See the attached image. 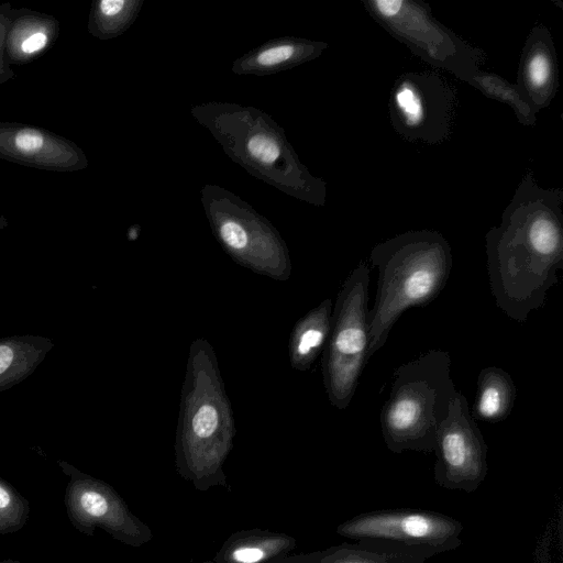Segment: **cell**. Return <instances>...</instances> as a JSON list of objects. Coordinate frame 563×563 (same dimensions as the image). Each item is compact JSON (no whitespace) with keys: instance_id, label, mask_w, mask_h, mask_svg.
Here are the masks:
<instances>
[{"instance_id":"obj_22","label":"cell","mask_w":563,"mask_h":563,"mask_svg":"<svg viewBox=\"0 0 563 563\" xmlns=\"http://www.w3.org/2000/svg\"><path fill=\"white\" fill-rule=\"evenodd\" d=\"M271 140L263 135L253 136L247 144V148L252 156L260 158Z\"/></svg>"},{"instance_id":"obj_26","label":"cell","mask_w":563,"mask_h":563,"mask_svg":"<svg viewBox=\"0 0 563 563\" xmlns=\"http://www.w3.org/2000/svg\"><path fill=\"white\" fill-rule=\"evenodd\" d=\"M202 563H216V562L212 560V561H207V562H202Z\"/></svg>"},{"instance_id":"obj_24","label":"cell","mask_w":563,"mask_h":563,"mask_svg":"<svg viewBox=\"0 0 563 563\" xmlns=\"http://www.w3.org/2000/svg\"><path fill=\"white\" fill-rule=\"evenodd\" d=\"M13 352L9 346H0V374H2L11 364Z\"/></svg>"},{"instance_id":"obj_4","label":"cell","mask_w":563,"mask_h":563,"mask_svg":"<svg viewBox=\"0 0 563 563\" xmlns=\"http://www.w3.org/2000/svg\"><path fill=\"white\" fill-rule=\"evenodd\" d=\"M456 391L445 350H429L398 366L379 416L386 448L393 453L433 452Z\"/></svg>"},{"instance_id":"obj_25","label":"cell","mask_w":563,"mask_h":563,"mask_svg":"<svg viewBox=\"0 0 563 563\" xmlns=\"http://www.w3.org/2000/svg\"><path fill=\"white\" fill-rule=\"evenodd\" d=\"M0 563H21V562H16V561H3V562H0Z\"/></svg>"},{"instance_id":"obj_17","label":"cell","mask_w":563,"mask_h":563,"mask_svg":"<svg viewBox=\"0 0 563 563\" xmlns=\"http://www.w3.org/2000/svg\"><path fill=\"white\" fill-rule=\"evenodd\" d=\"M516 396L517 389L509 373L497 366L484 367L478 374L471 415L488 423L500 422L510 415Z\"/></svg>"},{"instance_id":"obj_14","label":"cell","mask_w":563,"mask_h":563,"mask_svg":"<svg viewBox=\"0 0 563 563\" xmlns=\"http://www.w3.org/2000/svg\"><path fill=\"white\" fill-rule=\"evenodd\" d=\"M553 44L545 31L536 30L527 42L519 69L520 90L533 107L552 98L556 81Z\"/></svg>"},{"instance_id":"obj_5","label":"cell","mask_w":563,"mask_h":563,"mask_svg":"<svg viewBox=\"0 0 563 563\" xmlns=\"http://www.w3.org/2000/svg\"><path fill=\"white\" fill-rule=\"evenodd\" d=\"M368 286L369 267L360 262L338 292L322 351L323 385L330 404L340 410L350 405L369 360Z\"/></svg>"},{"instance_id":"obj_23","label":"cell","mask_w":563,"mask_h":563,"mask_svg":"<svg viewBox=\"0 0 563 563\" xmlns=\"http://www.w3.org/2000/svg\"><path fill=\"white\" fill-rule=\"evenodd\" d=\"M279 156L278 145L271 140L269 144L266 146L264 152L262 153L260 159L265 164L274 163Z\"/></svg>"},{"instance_id":"obj_2","label":"cell","mask_w":563,"mask_h":563,"mask_svg":"<svg viewBox=\"0 0 563 563\" xmlns=\"http://www.w3.org/2000/svg\"><path fill=\"white\" fill-rule=\"evenodd\" d=\"M235 426L217 355L202 339L191 342L181 387L175 440L178 474L199 492L227 487L224 462Z\"/></svg>"},{"instance_id":"obj_19","label":"cell","mask_w":563,"mask_h":563,"mask_svg":"<svg viewBox=\"0 0 563 563\" xmlns=\"http://www.w3.org/2000/svg\"><path fill=\"white\" fill-rule=\"evenodd\" d=\"M27 504L9 485L0 482V532L20 529L27 518Z\"/></svg>"},{"instance_id":"obj_3","label":"cell","mask_w":563,"mask_h":563,"mask_svg":"<svg viewBox=\"0 0 563 563\" xmlns=\"http://www.w3.org/2000/svg\"><path fill=\"white\" fill-rule=\"evenodd\" d=\"M369 262L378 272L368 310L371 357L406 310L427 306L440 295L450 278L452 252L439 232L408 231L376 244Z\"/></svg>"},{"instance_id":"obj_1","label":"cell","mask_w":563,"mask_h":563,"mask_svg":"<svg viewBox=\"0 0 563 563\" xmlns=\"http://www.w3.org/2000/svg\"><path fill=\"white\" fill-rule=\"evenodd\" d=\"M489 287L496 306L517 322H526L545 303L563 267L561 194L536 185H520L486 234Z\"/></svg>"},{"instance_id":"obj_11","label":"cell","mask_w":563,"mask_h":563,"mask_svg":"<svg viewBox=\"0 0 563 563\" xmlns=\"http://www.w3.org/2000/svg\"><path fill=\"white\" fill-rule=\"evenodd\" d=\"M0 159L26 167L70 173L85 169L82 150L47 129L22 122H0Z\"/></svg>"},{"instance_id":"obj_7","label":"cell","mask_w":563,"mask_h":563,"mask_svg":"<svg viewBox=\"0 0 563 563\" xmlns=\"http://www.w3.org/2000/svg\"><path fill=\"white\" fill-rule=\"evenodd\" d=\"M368 10L415 53L465 80L477 70L474 51L438 24L421 7L409 1H368Z\"/></svg>"},{"instance_id":"obj_6","label":"cell","mask_w":563,"mask_h":563,"mask_svg":"<svg viewBox=\"0 0 563 563\" xmlns=\"http://www.w3.org/2000/svg\"><path fill=\"white\" fill-rule=\"evenodd\" d=\"M462 531L463 525L453 517L407 508L363 512L335 528L341 537L420 554L427 560L457 549Z\"/></svg>"},{"instance_id":"obj_15","label":"cell","mask_w":563,"mask_h":563,"mask_svg":"<svg viewBox=\"0 0 563 563\" xmlns=\"http://www.w3.org/2000/svg\"><path fill=\"white\" fill-rule=\"evenodd\" d=\"M420 554L356 541L309 553L289 554L273 563H426Z\"/></svg>"},{"instance_id":"obj_10","label":"cell","mask_w":563,"mask_h":563,"mask_svg":"<svg viewBox=\"0 0 563 563\" xmlns=\"http://www.w3.org/2000/svg\"><path fill=\"white\" fill-rule=\"evenodd\" d=\"M69 518L78 530L92 536L100 528L115 540L133 548L153 539L151 528L131 512L108 484L88 478L67 488Z\"/></svg>"},{"instance_id":"obj_16","label":"cell","mask_w":563,"mask_h":563,"mask_svg":"<svg viewBox=\"0 0 563 563\" xmlns=\"http://www.w3.org/2000/svg\"><path fill=\"white\" fill-rule=\"evenodd\" d=\"M332 308V300L324 299L294 325L288 344L294 369H309L323 351L330 332Z\"/></svg>"},{"instance_id":"obj_9","label":"cell","mask_w":563,"mask_h":563,"mask_svg":"<svg viewBox=\"0 0 563 563\" xmlns=\"http://www.w3.org/2000/svg\"><path fill=\"white\" fill-rule=\"evenodd\" d=\"M443 79L413 73L397 81L390 109L394 125L404 137L434 142L448 134L454 96Z\"/></svg>"},{"instance_id":"obj_20","label":"cell","mask_w":563,"mask_h":563,"mask_svg":"<svg viewBox=\"0 0 563 563\" xmlns=\"http://www.w3.org/2000/svg\"><path fill=\"white\" fill-rule=\"evenodd\" d=\"M12 9L10 2L0 3V85L15 77L5 56V36Z\"/></svg>"},{"instance_id":"obj_21","label":"cell","mask_w":563,"mask_h":563,"mask_svg":"<svg viewBox=\"0 0 563 563\" xmlns=\"http://www.w3.org/2000/svg\"><path fill=\"white\" fill-rule=\"evenodd\" d=\"M294 46L279 45L262 52L257 56V63L264 66H272L288 59L294 54Z\"/></svg>"},{"instance_id":"obj_12","label":"cell","mask_w":563,"mask_h":563,"mask_svg":"<svg viewBox=\"0 0 563 563\" xmlns=\"http://www.w3.org/2000/svg\"><path fill=\"white\" fill-rule=\"evenodd\" d=\"M60 34L59 21L29 8L12 9L5 36L10 65L29 64L52 48Z\"/></svg>"},{"instance_id":"obj_8","label":"cell","mask_w":563,"mask_h":563,"mask_svg":"<svg viewBox=\"0 0 563 563\" xmlns=\"http://www.w3.org/2000/svg\"><path fill=\"white\" fill-rule=\"evenodd\" d=\"M433 452V477L440 487L473 493L485 481L487 445L466 398L460 391H456L449 416L440 426Z\"/></svg>"},{"instance_id":"obj_18","label":"cell","mask_w":563,"mask_h":563,"mask_svg":"<svg viewBox=\"0 0 563 563\" xmlns=\"http://www.w3.org/2000/svg\"><path fill=\"white\" fill-rule=\"evenodd\" d=\"M128 5L124 0L95 1L89 13V33L99 38L113 36L121 27Z\"/></svg>"},{"instance_id":"obj_13","label":"cell","mask_w":563,"mask_h":563,"mask_svg":"<svg viewBox=\"0 0 563 563\" xmlns=\"http://www.w3.org/2000/svg\"><path fill=\"white\" fill-rule=\"evenodd\" d=\"M297 548L292 536L260 528L232 533L216 553V563H273Z\"/></svg>"}]
</instances>
